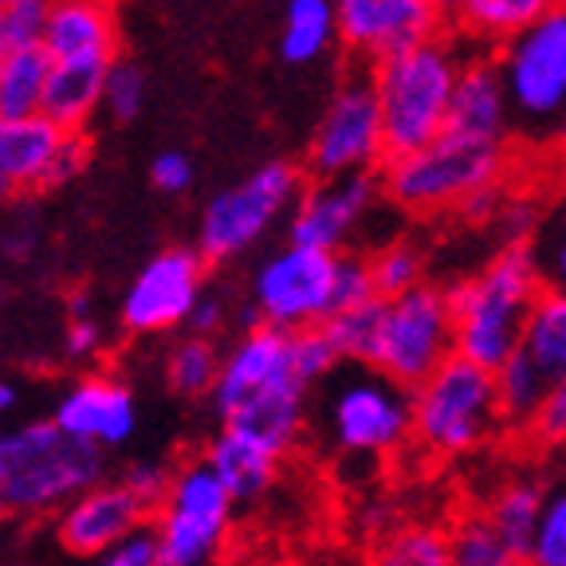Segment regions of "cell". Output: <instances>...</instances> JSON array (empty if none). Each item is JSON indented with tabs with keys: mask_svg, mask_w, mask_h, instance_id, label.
I'll return each instance as SVG.
<instances>
[{
	"mask_svg": "<svg viewBox=\"0 0 566 566\" xmlns=\"http://www.w3.org/2000/svg\"><path fill=\"white\" fill-rule=\"evenodd\" d=\"M449 566H523V558L495 539L480 515H469L449 531Z\"/></svg>",
	"mask_w": 566,
	"mask_h": 566,
	"instance_id": "cell-34",
	"label": "cell"
},
{
	"mask_svg": "<svg viewBox=\"0 0 566 566\" xmlns=\"http://www.w3.org/2000/svg\"><path fill=\"white\" fill-rule=\"evenodd\" d=\"M374 566H449V535L437 527L394 531Z\"/></svg>",
	"mask_w": 566,
	"mask_h": 566,
	"instance_id": "cell-35",
	"label": "cell"
},
{
	"mask_svg": "<svg viewBox=\"0 0 566 566\" xmlns=\"http://www.w3.org/2000/svg\"><path fill=\"white\" fill-rule=\"evenodd\" d=\"M460 63H464V55L457 52V44H449L441 35L374 63L370 87L381 118L386 161L417 154L429 142L441 138Z\"/></svg>",
	"mask_w": 566,
	"mask_h": 566,
	"instance_id": "cell-3",
	"label": "cell"
},
{
	"mask_svg": "<svg viewBox=\"0 0 566 566\" xmlns=\"http://www.w3.org/2000/svg\"><path fill=\"white\" fill-rule=\"evenodd\" d=\"M12 52H17V48H12V40H9V35H4V28H0V63L9 60Z\"/></svg>",
	"mask_w": 566,
	"mask_h": 566,
	"instance_id": "cell-48",
	"label": "cell"
},
{
	"mask_svg": "<svg viewBox=\"0 0 566 566\" xmlns=\"http://www.w3.org/2000/svg\"><path fill=\"white\" fill-rule=\"evenodd\" d=\"M452 354H457L452 311L441 287L421 283L381 307L378 346L370 363V370H378L381 378L413 389L433 370H441Z\"/></svg>",
	"mask_w": 566,
	"mask_h": 566,
	"instance_id": "cell-10",
	"label": "cell"
},
{
	"mask_svg": "<svg viewBox=\"0 0 566 566\" xmlns=\"http://www.w3.org/2000/svg\"><path fill=\"white\" fill-rule=\"evenodd\" d=\"M9 197H12V186L4 181V177H0V201H9Z\"/></svg>",
	"mask_w": 566,
	"mask_h": 566,
	"instance_id": "cell-49",
	"label": "cell"
},
{
	"mask_svg": "<svg viewBox=\"0 0 566 566\" xmlns=\"http://www.w3.org/2000/svg\"><path fill=\"white\" fill-rule=\"evenodd\" d=\"M106 452L75 441L52 421L0 429V500L4 512H60L75 495L103 484Z\"/></svg>",
	"mask_w": 566,
	"mask_h": 566,
	"instance_id": "cell-4",
	"label": "cell"
},
{
	"mask_svg": "<svg viewBox=\"0 0 566 566\" xmlns=\"http://www.w3.org/2000/svg\"><path fill=\"white\" fill-rule=\"evenodd\" d=\"M378 177L374 174H346V177H315V186L300 189L287 221V244L315 248L338 256L358 224L370 217L378 201Z\"/></svg>",
	"mask_w": 566,
	"mask_h": 566,
	"instance_id": "cell-15",
	"label": "cell"
},
{
	"mask_svg": "<svg viewBox=\"0 0 566 566\" xmlns=\"http://www.w3.org/2000/svg\"><path fill=\"white\" fill-rule=\"evenodd\" d=\"M543 495H547V488H543L535 476H527V472L507 476L504 484L492 492L488 512L480 515V520L492 527V535L504 543L507 551H515V555L523 558V551H527V543H531V531H535V523H539Z\"/></svg>",
	"mask_w": 566,
	"mask_h": 566,
	"instance_id": "cell-25",
	"label": "cell"
},
{
	"mask_svg": "<svg viewBox=\"0 0 566 566\" xmlns=\"http://www.w3.org/2000/svg\"><path fill=\"white\" fill-rule=\"evenodd\" d=\"M370 300H374V287H370V272H366V260L350 256V252H338V264H335V315H338V311L363 307V303H370Z\"/></svg>",
	"mask_w": 566,
	"mask_h": 566,
	"instance_id": "cell-40",
	"label": "cell"
},
{
	"mask_svg": "<svg viewBox=\"0 0 566 566\" xmlns=\"http://www.w3.org/2000/svg\"><path fill=\"white\" fill-rule=\"evenodd\" d=\"M381 300H370L363 307L338 311L323 323V338L331 343L338 363H354V366H370L374 363V346H378V327H381Z\"/></svg>",
	"mask_w": 566,
	"mask_h": 566,
	"instance_id": "cell-29",
	"label": "cell"
},
{
	"mask_svg": "<svg viewBox=\"0 0 566 566\" xmlns=\"http://www.w3.org/2000/svg\"><path fill=\"white\" fill-rule=\"evenodd\" d=\"M48 71H52V60L44 55V48H20L0 63V118L40 115Z\"/></svg>",
	"mask_w": 566,
	"mask_h": 566,
	"instance_id": "cell-28",
	"label": "cell"
},
{
	"mask_svg": "<svg viewBox=\"0 0 566 566\" xmlns=\"http://www.w3.org/2000/svg\"><path fill=\"white\" fill-rule=\"evenodd\" d=\"M169 472L174 469H166L161 460H138V464H130L126 469V476L118 480V484L126 488V492L138 500L146 512H154V507L161 504V495H166V488H169Z\"/></svg>",
	"mask_w": 566,
	"mask_h": 566,
	"instance_id": "cell-41",
	"label": "cell"
},
{
	"mask_svg": "<svg viewBox=\"0 0 566 566\" xmlns=\"http://www.w3.org/2000/svg\"><path fill=\"white\" fill-rule=\"evenodd\" d=\"M378 161H386V150H381V118L370 75L346 80L311 134L307 166L315 177H346L370 174Z\"/></svg>",
	"mask_w": 566,
	"mask_h": 566,
	"instance_id": "cell-13",
	"label": "cell"
},
{
	"mask_svg": "<svg viewBox=\"0 0 566 566\" xmlns=\"http://www.w3.org/2000/svg\"><path fill=\"white\" fill-rule=\"evenodd\" d=\"M4 4H12V0H0V9H4Z\"/></svg>",
	"mask_w": 566,
	"mask_h": 566,
	"instance_id": "cell-50",
	"label": "cell"
},
{
	"mask_svg": "<svg viewBox=\"0 0 566 566\" xmlns=\"http://www.w3.org/2000/svg\"><path fill=\"white\" fill-rule=\"evenodd\" d=\"M366 272H370V287H374V300L389 303L398 300V295L413 292L424 283V256L417 244H386L378 248L370 260H366Z\"/></svg>",
	"mask_w": 566,
	"mask_h": 566,
	"instance_id": "cell-32",
	"label": "cell"
},
{
	"mask_svg": "<svg viewBox=\"0 0 566 566\" xmlns=\"http://www.w3.org/2000/svg\"><path fill=\"white\" fill-rule=\"evenodd\" d=\"M189 331H193V338H217L221 335V327L229 323V307H224V300L221 295H212V292H205L201 300L193 303V311H189Z\"/></svg>",
	"mask_w": 566,
	"mask_h": 566,
	"instance_id": "cell-45",
	"label": "cell"
},
{
	"mask_svg": "<svg viewBox=\"0 0 566 566\" xmlns=\"http://www.w3.org/2000/svg\"><path fill=\"white\" fill-rule=\"evenodd\" d=\"M413 401V433L429 457H469L500 433L492 374L452 354L441 370L409 389Z\"/></svg>",
	"mask_w": 566,
	"mask_h": 566,
	"instance_id": "cell-6",
	"label": "cell"
},
{
	"mask_svg": "<svg viewBox=\"0 0 566 566\" xmlns=\"http://www.w3.org/2000/svg\"><path fill=\"white\" fill-rule=\"evenodd\" d=\"M237 504L201 457L169 472V488L154 507V543L166 566H217L232 539Z\"/></svg>",
	"mask_w": 566,
	"mask_h": 566,
	"instance_id": "cell-8",
	"label": "cell"
},
{
	"mask_svg": "<svg viewBox=\"0 0 566 566\" xmlns=\"http://www.w3.org/2000/svg\"><path fill=\"white\" fill-rule=\"evenodd\" d=\"M205 295V260L197 248H166L130 280L123 295V327L134 335H161L181 327Z\"/></svg>",
	"mask_w": 566,
	"mask_h": 566,
	"instance_id": "cell-14",
	"label": "cell"
},
{
	"mask_svg": "<svg viewBox=\"0 0 566 566\" xmlns=\"http://www.w3.org/2000/svg\"><path fill=\"white\" fill-rule=\"evenodd\" d=\"M504 174V150L500 146H476L441 134L424 150L389 158L386 177L378 186L394 205L409 212H437L449 205H469L484 193H495Z\"/></svg>",
	"mask_w": 566,
	"mask_h": 566,
	"instance_id": "cell-7",
	"label": "cell"
},
{
	"mask_svg": "<svg viewBox=\"0 0 566 566\" xmlns=\"http://www.w3.org/2000/svg\"><path fill=\"white\" fill-rule=\"evenodd\" d=\"M539 295L543 275L527 248H504L476 275L452 283L444 300L452 311L457 358L488 374L500 370L520 350L523 327H527V315Z\"/></svg>",
	"mask_w": 566,
	"mask_h": 566,
	"instance_id": "cell-2",
	"label": "cell"
},
{
	"mask_svg": "<svg viewBox=\"0 0 566 566\" xmlns=\"http://www.w3.org/2000/svg\"><path fill=\"white\" fill-rule=\"evenodd\" d=\"M67 311H71V318H75V315H91V300L83 292H75L67 300Z\"/></svg>",
	"mask_w": 566,
	"mask_h": 566,
	"instance_id": "cell-47",
	"label": "cell"
},
{
	"mask_svg": "<svg viewBox=\"0 0 566 566\" xmlns=\"http://www.w3.org/2000/svg\"><path fill=\"white\" fill-rule=\"evenodd\" d=\"M292 363H295L300 381L311 389L315 381L335 374L338 358H335V350H331L327 338H323V331H300V335H292Z\"/></svg>",
	"mask_w": 566,
	"mask_h": 566,
	"instance_id": "cell-39",
	"label": "cell"
},
{
	"mask_svg": "<svg viewBox=\"0 0 566 566\" xmlns=\"http://www.w3.org/2000/svg\"><path fill=\"white\" fill-rule=\"evenodd\" d=\"M523 566H566V480L543 495V512L523 551Z\"/></svg>",
	"mask_w": 566,
	"mask_h": 566,
	"instance_id": "cell-33",
	"label": "cell"
},
{
	"mask_svg": "<svg viewBox=\"0 0 566 566\" xmlns=\"http://www.w3.org/2000/svg\"><path fill=\"white\" fill-rule=\"evenodd\" d=\"M201 460L224 484L237 507L264 500L268 488L275 484V472H280V457L272 449H264L256 437L240 433V429H229V424H221V433L205 444Z\"/></svg>",
	"mask_w": 566,
	"mask_h": 566,
	"instance_id": "cell-22",
	"label": "cell"
},
{
	"mask_svg": "<svg viewBox=\"0 0 566 566\" xmlns=\"http://www.w3.org/2000/svg\"><path fill=\"white\" fill-rule=\"evenodd\" d=\"M444 134L460 142H476V146H500L512 134V115H507L504 87L495 80L492 55L460 63L449 115H444Z\"/></svg>",
	"mask_w": 566,
	"mask_h": 566,
	"instance_id": "cell-21",
	"label": "cell"
},
{
	"mask_svg": "<svg viewBox=\"0 0 566 566\" xmlns=\"http://www.w3.org/2000/svg\"><path fill=\"white\" fill-rule=\"evenodd\" d=\"M221 424L256 437L275 457L292 449L307 424V386L292 363V335L275 327H248L221 354L209 389Z\"/></svg>",
	"mask_w": 566,
	"mask_h": 566,
	"instance_id": "cell-1",
	"label": "cell"
},
{
	"mask_svg": "<svg viewBox=\"0 0 566 566\" xmlns=\"http://www.w3.org/2000/svg\"><path fill=\"white\" fill-rule=\"evenodd\" d=\"M520 354L547 381L566 378V292L543 287L527 315V327H523Z\"/></svg>",
	"mask_w": 566,
	"mask_h": 566,
	"instance_id": "cell-26",
	"label": "cell"
},
{
	"mask_svg": "<svg viewBox=\"0 0 566 566\" xmlns=\"http://www.w3.org/2000/svg\"><path fill=\"white\" fill-rule=\"evenodd\" d=\"M111 63H52L40 115L60 126V130H83L87 118L98 111L103 75Z\"/></svg>",
	"mask_w": 566,
	"mask_h": 566,
	"instance_id": "cell-24",
	"label": "cell"
},
{
	"mask_svg": "<svg viewBox=\"0 0 566 566\" xmlns=\"http://www.w3.org/2000/svg\"><path fill=\"white\" fill-rule=\"evenodd\" d=\"M52 424H60L63 433L75 437V441L106 452L134 437L138 406H134L130 386H123L118 378H106V374H91L55 401Z\"/></svg>",
	"mask_w": 566,
	"mask_h": 566,
	"instance_id": "cell-18",
	"label": "cell"
},
{
	"mask_svg": "<svg viewBox=\"0 0 566 566\" xmlns=\"http://www.w3.org/2000/svg\"><path fill=\"white\" fill-rule=\"evenodd\" d=\"M142 103H146V80H142V71L134 67L130 60H115L103 75L98 106H103L111 118H118V123H130V118H138Z\"/></svg>",
	"mask_w": 566,
	"mask_h": 566,
	"instance_id": "cell-37",
	"label": "cell"
},
{
	"mask_svg": "<svg viewBox=\"0 0 566 566\" xmlns=\"http://www.w3.org/2000/svg\"><path fill=\"white\" fill-rule=\"evenodd\" d=\"M40 48L52 63L118 60L115 0H48V24Z\"/></svg>",
	"mask_w": 566,
	"mask_h": 566,
	"instance_id": "cell-20",
	"label": "cell"
},
{
	"mask_svg": "<svg viewBox=\"0 0 566 566\" xmlns=\"http://www.w3.org/2000/svg\"><path fill=\"white\" fill-rule=\"evenodd\" d=\"M12 409H17V386L0 378V417H9Z\"/></svg>",
	"mask_w": 566,
	"mask_h": 566,
	"instance_id": "cell-46",
	"label": "cell"
},
{
	"mask_svg": "<svg viewBox=\"0 0 566 566\" xmlns=\"http://www.w3.org/2000/svg\"><path fill=\"white\" fill-rule=\"evenodd\" d=\"M335 264L338 256L315 248H275L252 275V315L287 335L318 331L335 315Z\"/></svg>",
	"mask_w": 566,
	"mask_h": 566,
	"instance_id": "cell-12",
	"label": "cell"
},
{
	"mask_svg": "<svg viewBox=\"0 0 566 566\" xmlns=\"http://www.w3.org/2000/svg\"><path fill=\"white\" fill-rule=\"evenodd\" d=\"M83 130H60L44 115L0 118V177L12 189L63 186L87 166Z\"/></svg>",
	"mask_w": 566,
	"mask_h": 566,
	"instance_id": "cell-16",
	"label": "cell"
},
{
	"mask_svg": "<svg viewBox=\"0 0 566 566\" xmlns=\"http://www.w3.org/2000/svg\"><path fill=\"white\" fill-rule=\"evenodd\" d=\"M492 386H495V406H500V421L523 429L531 421V413L539 409L551 381L515 350L500 370H492Z\"/></svg>",
	"mask_w": 566,
	"mask_h": 566,
	"instance_id": "cell-30",
	"label": "cell"
},
{
	"mask_svg": "<svg viewBox=\"0 0 566 566\" xmlns=\"http://www.w3.org/2000/svg\"><path fill=\"white\" fill-rule=\"evenodd\" d=\"M303 189V174L292 161H268L252 169L244 181L217 193L197 224V252L201 260H237L275 229L283 212H292Z\"/></svg>",
	"mask_w": 566,
	"mask_h": 566,
	"instance_id": "cell-9",
	"label": "cell"
},
{
	"mask_svg": "<svg viewBox=\"0 0 566 566\" xmlns=\"http://www.w3.org/2000/svg\"><path fill=\"white\" fill-rule=\"evenodd\" d=\"M217 370H221V350L209 338H181L166 358V381L181 398H209Z\"/></svg>",
	"mask_w": 566,
	"mask_h": 566,
	"instance_id": "cell-31",
	"label": "cell"
},
{
	"mask_svg": "<svg viewBox=\"0 0 566 566\" xmlns=\"http://www.w3.org/2000/svg\"><path fill=\"white\" fill-rule=\"evenodd\" d=\"M0 515H4V500H0Z\"/></svg>",
	"mask_w": 566,
	"mask_h": 566,
	"instance_id": "cell-51",
	"label": "cell"
},
{
	"mask_svg": "<svg viewBox=\"0 0 566 566\" xmlns=\"http://www.w3.org/2000/svg\"><path fill=\"white\" fill-rule=\"evenodd\" d=\"M492 67L512 130L531 142H566V4L504 40Z\"/></svg>",
	"mask_w": 566,
	"mask_h": 566,
	"instance_id": "cell-5",
	"label": "cell"
},
{
	"mask_svg": "<svg viewBox=\"0 0 566 566\" xmlns=\"http://www.w3.org/2000/svg\"><path fill=\"white\" fill-rule=\"evenodd\" d=\"M563 0H437V12L452 17L460 32L484 44H504L515 32L531 28L539 17L555 12Z\"/></svg>",
	"mask_w": 566,
	"mask_h": 566,
	"instance_id": "cell-23",
	"label": "cell"
},
{
	"mask_svg": "<svg viewBox=\"0 0 566 566\" xmlns=\"http://www.w3.org/2000/svg\"><path fill=\"white\" fill-rule=\"evenodd\" d=\"M150 181L161 189V193H186L193 186V161L181 150H166L154 158L150 166Z\"/></svg>",
	"mask_w": 566,
	"mask_h": 566,
	"instance_id": "cell-43",
	"label": "cell"
},
{
	"mask_svg": "<svg viewBox=\"0 0 566 566\" xmlns=\"http://www.w3.org/2000/svg\"><path fill=\"white\" fill-rule=\"evenodd\" d=\"M146 507L126 492L123 484H95L75 495L67 507H60V543L75 555H103L126 535L146 527Z\"/></svg>",
	"mask_w": 566,
	"mask_h": 566,
	"instance_id": "cell-19",
	"label": "cell"
},
{
	"mask_svg": "<svg viewBox=\"0 0 566 566\" xmlns=\"http://www.w3.org/2000/svg\"><path fill=\"white\" fill-rule=\"evenodd\" d=\"M331 441L346 457H389L413 433V401L409 389L381 378L370 366L343 374L327 398Z\"/></svg>",
	"mask_w": 566,
	"mask_h": 566,
	"instance_id": "cell-11",
	"label": "cell"
},
{
	"mask_svg": "<svg viewBox=\"0 0 566 566\" xmlns=\"http://www.w3.org/2000/svg\"><path fill=\"white\" fill-rule=\"evenodd\" d=\"M63 350H67L71 363H87L103 350V327H98V318L91 315H75L63 331Z\"/></svg>",
	"mask_w": 566,
	"mask_h": 566,
	"instance_id": "cell-44",
	"label": "cell"
},
{
	"mask_svg": "<svg viewBox=\"0 0 566 566\" xmlns=\"http://www.w3.org/2000/svg\"><path fill=\"white\" fill-rule=\"evenodd\" d=\"M527 437L543 449H563L566 444V378L551 381L547 394H543L539 409L531 413V421L523 424Z\"/></svg>",
	"mask_w": 566,
	"mask_h": 566,
	"instance_id": "cell-38",
	"label": "cell"
},
{
	"mask_svg": "<svg viewBox=\"0 0 566 566\" xmlns=\"http://www.w3.org/2000/svg\"><path fill=\"white\" fill-rule=\"evenodd\" d=\"M98 566H166L158 555V543H154V531L142 527L134 535H126L123 543H115L111 551L98 555Z\"/></svg>",
	"mask_w": 566,
	"mask_h": 566,
	"instance_id": "cell-42",
	"label": "cell"
},
{
	"mask_svg": "<svg viewBox=\"0 0 566 566\" xmlns=\"http://www.w3.org/2000/svg\"><path fill=\"white\" fill-rule=\"evenodd\" d=\"M338 40L335 4L331 0H287L280 32V60L283 63H315Z\"/></svg>",
	"mask_w": 566,
	"mask_h": 566,
	"instance_id": "cell-27",
	"label": "cell"
},
{
	"mask_svg": "<svg viewBox=\"0 0 566 566\" xmlns=\"http://www.w3.org/2000/svg\"><path fill=\"white\" fill-rule=\"evenodd\" d=\"M338 40L354 55L381 63L433 40L441 28L437 0H331Z\"/></svg>",
	"mask_w": 566,
	"mask_h": 566,
	"instance_id": "cell-17",
	"label": "cell"
},
{
	"mask_svg": "<svg viewBox=\"0 0 566 566\" xmlns=\"http://www.w3.org/2000/svg\"><path fill=\"white\" fill-rule=\"evenodd\" d=\"M563 4H566V0H563Z\"/></svg>",
	"mask_w": 566,
	"mask_h": 566,
	"instance_id": "cell-52",
	"label": "cell"
},
{
	"mask_svg": "<svg viewBox=\"0 0 566 566\" xmlns=\"http://www.w3.org/2000/svg\"><path fill=\"white\" fill-rule=\"evenodd\" d=\"M531 260L539 268L543 287H555V292H566V193L547 217H539V229L527 244Z\"/></svg>",
	"mask_w": 566,
	"mask_h": 566,
	"instance_id": "cell-36",
	"label": "cell"
}]
</instances>
